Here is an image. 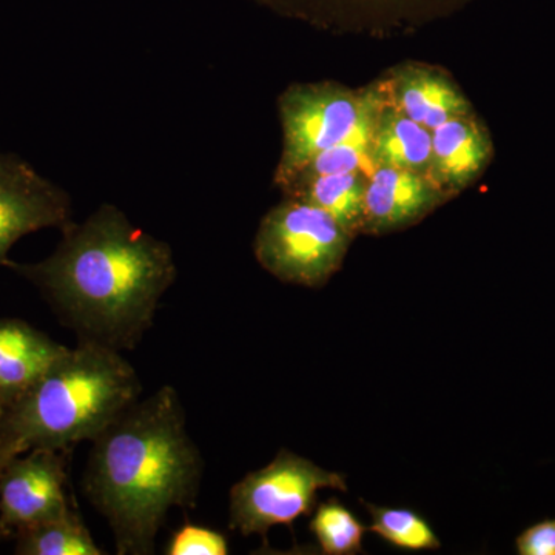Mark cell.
Here are the masks:
<instances>
[{"label": "cell", "instance_id": "e0dca14e", "mask_svg": "<svg viewBox=\"0 0 555 555\" xmlns=\"http://www.w3.org/2000/svg\"><path fill=\"white\" fill-rule=\"evenodd\" d=\"M14 553L20 555H102L90 529L78 511L68 509L61 516L21 529Z\"/></svg>", "mask_w": 555, "mask_h": 555}, {"label": "cell", "instance_id": "7c38bea8", "mask_svg": "<svg viewBox=\"0 0 555 555\" xmlns=\"http://www.w3.org/2000/svg\"><path fill=\"white\" fill-rule=\"evenodd\" d=\"M494 153V141L477 112L456 116L433 130L430 178L454 199L481 178Z\"/></svg>", "mask_w": 555, "mask_h": 555}, {"label": "cell", "instance_id": "7a4b0ae2", "mask_svg": "<svg viewBox=\"0 0 555 555\" xmlns=\"http://www.w3.org/2000/svg\"><path fill=\"white\" fill-rule=\"evenodd\" d=\"M91 443L83 494L107 520L116 553H155L170 511L196 506L204 473L177 389L134 401Z\"/></svg>", "mask_w": 555, "mask_h": 555}, {"label": "cell", "instance_id": "8fae6325", "mask_svg": "<svg viewBox=\"0 0 555 555\" xmlns=\"http://www.w3.org/2000/svg\"><path fill=\"white\" fill-rule=\"evenodd\" d=\"M387 98L401 113L433 131L447 120L476 112L454 76L426 62H401L382 76Z\"/></svg>", "mask_w": 555, "mask_h": 555}, {"label": "cell", "instance_id": "9a60e30c", "mask_svg": "<svg viewBox=\"0 0 555 555\" xmlns=\"http://www.w3.org/2000/svg\"><path fill=\"white\" fill-rule=\"evenodd\" d=\"M366 189L363 173H334L295 179L281 192L323 208L357 238L363 228Z\"/></svg>", "mask_w": 555, "mask_h": 555}, {"label": "cell", "instance_id": "4fadbf2b", "mask_svg": "<svg viewBox=\"0 0 555 555\" xmlns=\"http://www.w3.org/2000/svg\"><path fill=\"white\" fill-rule=\"evenodd\" d=\"M20 318H0V404L5 409L67 350Z\"/></svg>", "mask_w": 555, "mask_h": 555}, {"label": "cell", "instance_id": "d6986e66", "mask_svg": "<svg viewBox=\"0 0 555 555\" xmlns=\"http://www.w3.org/2000/svg\"><path fill=\"white\" fill-rule=\"evenodd\" d=\"M309 528L323 554L363 553V537L367 526L361 524L352 511L347 509L337 499H328L327 502L315 506Z\"/></svg>", "mask_w": 555, "mask_h": 555}, {"label": "cell", "instance_id": "277c9868", "mask_svg": "<svg viewBox=\"0 0 555 555\" xmlns=\"http://www.w3.org/2000/svg\"><path fill=\"white\" fill-rule=\"evenodd\" d=\"M353 240L323 208L284 196L259 222L254 251L283 283L321 288L343 268Z\"/></svg>", "mask_w": 555, "mask_h": 555}, {"label": "cell", "instance_id": "ac0fdd59", "mask_svg": "<svg viewBox=\"0 0 555 555\" xmlns=\"http://www.w3.org/2000/svg\"><path fill=\"white\" fill-rule=\"evenodd\" d=\"M361 503L372 518L367 531L382 537L390 545L406 551H434L441 546L433 526L415 511L372 505L364 500Z\"/></svg>", "mask_w": 555, "mask_h": 555}, {"label": "cell", "instance_id": "52a82bcc", "mask_svg": "<svg viewBox=\"0 0 555 555\" xmlns=\"http://www.w3.org/2000/svg\"><path fill=\"white\" fill-rule=\"evenodd\" d=\"M262 5L343 31L385 33L422 27L451 16L473 0H257Z\"/></svg>", "mask_w": 555, "mask_h": 555}, {"label": "cell", "instance_id": "9c48e42d", "mask_svg": "<svg viewBox=\"0 0 555 555\" xmlns=\"http://www.w3.org/2000/svg\"><path fill=\"white\" fill-rule=\"evenodd\" d=\"M72 215L67 192L17 156L0 155V268L17 241L42 229L62 230Z\"/></svg>", "mask_w": 555, "mask_h": 555}, {"label": "cell", "instance_id": "6da1fadb", "mask_svg": "<svg viewBox=\"0 0 555 555\" xmlns=\"http://www.w3.org/2000/svg\"><path fill=\"white\" fill-rule=\"evenodd\" d=\"M56 250L33 264L7 262L30 281L78 341L133 350L153 326L160 299L177 281L173 250L102 204L61 230Z\"/></svg>", "mask_w": 555, "mask_h": 555}, {"label": "cell", "instance_id": "8992f818", "mask_svg": "<svg viewBox=\"0 0 555 555\" xmlns=\"http://www.w3.org/2000/svg\"><path fill=\"white\" fill-rule=\"evenodd\" d=\"M321 489L346 492V478L281 449L268 466L248 473L230 489V529L244 537L259 535L266 543L270 529L312 514Z\"/></svg>", "mask_w": 555, "mask_h": 555}, {"label": "cell", "instance_id": "30bf717a", "mask_svg": "<svg viewBox=\"0 0 555 555\" xmlns=\"http://www.w3.org/2000/svg\"><path fill=\"white\" fill-rule=\"evenodd\" d=\"M449 201L451 196L427 175L378 166L367 179L361 235L412 228Z\"/></svg>", "mask_w": 555, "mask_h": 555}, {"label": "cell", "instance_id": "3957f363", "mask_svg": "<svg viewBox=\"0 0 555 555\" xmlns=\"http://www.w3.org/2000/svg\"><path fill=\"white\" fill-rule=\"evenodd\" d=\"M141 379L119 350L78 341L0 414V455L69 451L93 441L141 396Z\"/></svg>", "mask_w": 555, "mask_h": 555}, {"label": "cell", "instance_id": "7402d4cb", "mask_svg": "<svg viewBox=\"0 0 555 555\" xmlns=\"http://www.w3.org/2000/svg\"><path fill=\"white\" fill-rule=\"evenodd\" d=\"M9 462H10L9 459H5V456L0 455V473H2L3 466H5L7 463H9ZM7 537H10V535L7 534L5 529H3L2 525H0V540L7 539Z\"/></svg>", "mask_w": 555, "mask_h": 555}, {"label": "cell", "instance_id": "2e32d148", "mask_svg": "<svg viewBox=\"0 0 555 555\" xmlns=\"http://www.w3.org/2000/svg\"><path fill=\"white\" fill-rule=\"evenodd\" d=\"M371 90V101L363 116L358 120L356 129L350 131L345 141L317 155L295 179L334 173H363L369 179L374 173L378 166L372 155V134H374L375 116L383 98L382 80L372 82Z\"/></svg>", "mask_w": 555, "mask_h": 555}, {"label": "cell", "instance_id": "603a6c76", "mask_svg": "<svg viewBox=\"0 0 555 555\" xmlns=\"http://www.w3.org/2000/svg\"><path fill=\"white\" fill-rule=\"evenodd\" d=\"M3 408L2 404H0V414H2Z\"/></svg>", "mask_w": 555, "mask_h": 555}, {"label": "cell", "instance_id": "44dd1931", "mask_svg": "<svg viewBox=\"0 0 555 555\" xmlns=\"http://www.w3.org/2000/svg\"><path fill=\"white\" fill-rule=\"evenodd\" d=\"M520 555H555V518L526 528L516 540Z\"/></svg>", "mask_w": 555, "mask_h": 555}, {"label": "cell", "instance_id": "ffe728a7", "mask_svg": "<svg viewBox=\"0 0 555 555\" xmlns=\"http://www.w3.org/2000/svg\"><path fill=\"white\" fill-rule=\"evenodd\" d=\"M167 555H228L224 534L198 525H184L171 537Z\"/></svg>", "mask_w": 555, "mask_h": 555}, {"label": "cell", "instance_id": "ba28073f", "mask_svg": "<svg viewBox=\"0 0 555 555\" xmlns=\"http://www.w3.org/2000/svg\"><path fill=\"white\" fill-rule=\"evenodd\" d=\"M67 452L33 449L13 456L0 473V525L13 537L21 529L72 509Z\"/></svg>", "mask_w": 555, "mask_h": 555}, {"label": "cell", "instance_id": "5b68a950", "mask_svg": "<svg viewBox=\"0 0 555 555\" xmlns=\"http://www.w3.org/2000/svg\"><path fill=\"white\" fill-rule=\"evenodd\" d=\"M371 83L349 89L332 80L292 83L278 98L283 149L273 184L284 189L324 150L345 141L371 101Z\"/></svg>", "mask_w": 555, "mask_h": 555}, {"label": "cell", "instance_id": "5bb4252c", "mask_svg": "<svg viewBox=\"0 0 555 555\" xmlns=\"http://www.w3.org/2000/svg\"><path fill=\"white\" fill-rule=\"evenodd\" d=\"M382 86L383 98L372 134V155L375 163L377 166L415 171L430 177L433 131L401 113L387 98L383 80Z\"/></svg>", "mask_w": 555, "mask_h": 555}]
</instances>
